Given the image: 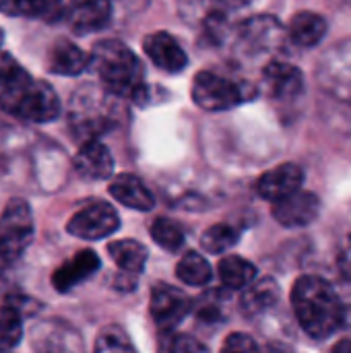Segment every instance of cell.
Masks as SVG:
<instances>
[{"label":"cell","mask_w":351,"mask_h":353,"mask_svg":"<svg viewBox=\"0 0 351 353\" xmlns=\"http://www.w3.org/2000/svg\"><path fill=\"white\" fill-rule=\"evenodd\" d=\"M70 4L54 0H0V12L10 17L43 19L50 23L64 21Z\"/></svg>","instance_id":"cell-19"},{"label":"cell","mask_w":351,"mask_h":353,"mask_svg":"<svg viewBox=\"0 0 351 353\" xmlns=\"http://www.w3.org/2000/svg\"><path fill=\"white\" fill-rule=\"evenodd\" d=\"M337 269L341 273V277L351 283V234H348L339 246L337 252Z\"/></svg>","instance_id":"cell-34"},{"label":"cell","mask_w":351,"mask_h":353,"mask_svg":"<svg viewBox=\"0 0 351 353\" xmlns=\"http://www.w3.org/2000/svg\"><path fill=\"white\" fill-rule=\"evenodd\" d=\"M46 66L52 74L60 77H77L89 68V56L70 39H56L46 54Z\"/></svg>","instance_id":"cell-16"},{"label":"cell","mask_w":351,"mask_h":353,"mask_svg":"<svg viewBox=\"0 0 351 353\" xmlns=\"http://www.w3.org/2000/svg\"><path fill=\"white\" fill-rule=\"evenodd\" d=\"M329 353H351V339H341L337 341Z\"/></svg>","instance_id":"cell-35"},{"label":"cell","mask_w":351,"mask_h":353,"mask_svg":"<svg viewBox=\"0 0 351 353\" xmlns=\"http://www.w3.org/2000/svg\"><path fill=\"white\" fill-rule=\"evenodd\" d=\"M176 275L186 285L201 288V285H207L211 281L213 271H211V265L207 263L205 256H201L199 252H186L180 259V263L176 265Z\"/></svg>","instance_id":"cell-25"},{"label":"cell","mask_w":351,"mask_h":353,"mask_svg":"<svg viewBox=\"0 0 351 353\" xmlns=\"http://www.w3.org/2000/svg\"><path fill=\"white\" fill-rule=\"evenodd\" d=\"M2 41H4V31H2V27H0V48H2ZM2 52V50H0Z\"/></svg>","instance_id":"cell-37"},{"label":"cell","mask_w":351,"mask_h":353,"mask_svg":"<svg viewBox=\"0 0 351 353\" xmlns=\"http://www.w3.org/2000/svg\"><path fill=\"white\" fill-rule=\"evenodd\" d=\"M35 234L33 213L25 199H10L0 213V269L14 265L31 246Z\"/></svg>","instance_id":"cell-5"},{"label":"cell","mask_w":351,"mask_h":353,"mask_svg":"<svg viewBox=\"0 0 351 353\" xmlns=\"http://www.w3.org/2000/svg\"><path fill=\"white\" fill-rule=\"evenodd\" d=\"M279 300V285L273 277L257 279L250 288L244 290L240 298V308L246 316H257L273 308Z\"/></svg>","instance_id":"cell-22"},{"label":"cell","mask_w":351,"mask_h":353,"mask_svg":"<svg viewBox=\"0 0 351 353\" xmlns=\"http://www.w3.org/2000/svg\"><path fill=\"white\" fill-rule=\"evenodd\" d=\"M192 300L178 288L168 283H157L151 290L149 312L155 327L161 333H172L192 310Z\"/></svg>","instance_id":"cell-8"},{"label":"cell","mask_w":351,"mask_h":353,"mask_svg":"<svg viewBox=\"0 0 351 353\" xmlns=\"http://www.w3.org/2000/svg\"><path fill=\"white\" fill-rule=\"evenodd\" d=\"M31 343L35 353H81V339L64 323L48 321L33 329Z\"/></svg>","instance_id":"cell-14"},{"label":"cell","mask_w":351,"mask_h":353,"mask_svg":"<svg viewBox=\"0 0 351 353\" xmlns=\"http://www.w3.org/2000/svg\"><path fill=\"white\" fill-rule=\"evenodd\" d=\"M110 19H112V4L103 0H91V2L70 4L64 21L68 23L70 31H74L77 35H87L103 29L110 23Z\"/></svg>","instance_id":"cell-17"},{"label":"cell","mask_w":351,"mask_h":353,"mask_svg":"<svg viewBox=\"0 0 351 353\" xmlns=\"http://www.w3.org/2000/svg\"><path fill=\"white\" fill-rule=\"evenodd\" d=\"M110 194L124 207L134 211H151L155 207L153 192L134 174H120L110 182Z\"/></svg>","instance_id":"cell-18"},{"label":"cell","mask_w":351,"mask_h":353,"mask_svg":"<svg viewBox=\"0 0 351 353\" xmlns=\"http://www.w3.org/2000/svg\"><path fill=\"white\" fill-rule=\"evenodd\" d=\"M219 353H261L257 341L246 335V333H232L223 345H221V352Z\"/></svg>","instance_id":"cell-33"},{"label":"cell","mask_w":351,"mask_h":353,"mask_svg":"<svg viewBox=\"0 0 351 353\" xmlns=\"http://www.w3.org/2000/svg\"><path fill=\"white\" fill-rule=\"evenodd\" d=\"M343 327H350L351 329V306L345 308V316H343Z\"/></svg>","instance_id":"cell-36"},{"label":"cell","mask_w":351,"mask_h":353,"mask_svg":"<svg viewBox=\"0 0 351 353\" xmlns=\"http://www.w3.org/2000/svg\"><path fill=\"white\" fill-rule=\"evenodd\" d=\"M0 110L23 122L46 124L54 122L62 108L54 87L27 72L23 79L0 89Z\"/></svg>","instance_id":"cell-3"},{"label":"cell","mask_w":351,"mask_h":353,"mask_svg":"<svg viewBox=\"0 0 351 353\" xmlns=\"http://www.w3.org/2000/svg\"><path fill=\"white\" fill-rule=\"evenodd\" d=\"M23 314L8 306L0 304V353L14 350L23 339Z\"/></svg>","instance_id":"cell-26"},{"label":"cell","mask_w":351,"mask_h":353,"mask_svg":"<svg viewBox=\"0 0 351 353\" xmlns=\"http://www.w3.org/2000/svg\"><path fill=\"white\" fill-rule=\"evenodd\" d=\"M27 74V70L6 52H0V89L23 79Z\"/></svg>","instance_id":"cell-32"},{"label":"cell","mask_w":351,"mask_h":353,"mask_svg":"<svg viewBox=\"0 0 351 353\" xmlns=\"http://www.w3.org/2000/svg\"><path fill=\"white\" fill-rule=\"evenodd\" d=\"M68 122L72 132L85 139V143L97 141L99 134H106L110 128H114L116 120L108 91H101L93 85L81 87L70 99Z\"/></svg>","instance_id":"cell-4"},{"label":"cell","mask_w":351,"mask_h":353,"mask_svg":"<svg viewBox=\"0 0 351 353\" xmlns=\"http://www.w3.org/2000/svg\"><path fill=\"white\" fill-rule=\"evenodd\" d=\"M263 79L269 95L277 101H294L304 91V74L283 60H271L263 70Z\"/></svg>","instance_id":"cell-12"},{"label":"cell","mask_w":351,"mask_h":353,"mask_svg":"<svg viewBox=\"0 0 351 353\" xmlns=\"http://www.w3.org/2000/svg\"><path fill=\"white\" fill-rule=\"evenodd\" d=\"M219 277L228 290H246L250 288L257 279V267L246 261L244 256L232 254L219 261Z\"/></svg>","instance_id":"cell-24"},{"label":"cell","mask_w":351,"mask_h":353,"mask_svg":"<svg viewBox=\"0 0 351 353\" xmlns=\"http://www.w3.org/2000/svg\"><path fill=\"white\" fill-rule=\"evenodd\" d=\"M221 302H223V296L221 292H209L205 294L199 304H197V316L201 321H207V323H217L223 319V308H221Z\"/></svg>","instance_id":"cell-31"},{"label":"cell","mask_w":351,"mask_h":353,"mask_svg":"<svg viewBox=\"0 0 351 353\" xmlns=\"http://www.w3.org/2000/svg\"><path fill=\"white\" fill-rule=\"evenodd\" d=\"M89 68L114 97L143 103L147 97L145 70L134 52L118 39H101L89 54Z\"/></svg>","instance_id":"cell-1"},{"label":"cell","mask_w":351,"mask_h":353,"mask_svg":"<svg viewBox=\"0 0 351 353\" xmlns=\"http://www.w3.org/2000/svg\"><path fill=\"white\" fill-rule=\"evenodd\" d=\"M151 238L157 246H161L168 252H178L186 242L184 228L170 217H157L151 223Z\"/></svg>","instance_id":"cell-27"},{"label":"cell","mask_w":351,"mask_h":353,"mask_svg":"<svg viewBox=\"0 0 351 353\" xmlns=\"http://www.w3.org/2000/svg\"><path fill=\"white\" fill-rule=\"evenodd\" d=\"M240 234L234 225L230 223H217L211 225L203 236H201V248H205L211 254H221L234 244H238Z\"/></svg>","instance_id":"cell-29"},{"label":"cell","mask_w":351,"mask_h":353,"mask_svg":"<svg viewBox=\"0 0 351 353\" xmlns=\"http://www.w3.org/2000/svg\"><path fill=\"white\" fill-rule=\"evenodd\" d=\"M72 165L85 180H108L114 172V157L101 141H87L77 151Z\"/></svg>","instance_id":"cell-15"},{"label":"cell","mask_w":351,"mask_h":353,"mask_svg":"<svg viewBox=\"0 0 351 353\" xmlns=\"http://www.w3.org/2000/svg\"><path fill=\"white\" fill-rule=\"evenodd\" d=\"M108 254L118 265V269L122 273H128V275H139L145 269V263H147V256H149L147 248L137 240L112 242L108 246Z\"/></svg>","instance_id":"cell-23"},{"label":"cell","mask_w":351,"mask_h":353,"mask_svg":"<svg viewBox=\"0 0 351 353\" xmlns=\"http://www.w3.org/2000/svg\"><path fill=\"white\" fill-rule=\"evenodd\" d=\"M93 353H137V347L122 327L108 325L97 333Z\"/></svg>","instance_id":"cell-28"},{"label":"cell","mask_w":351,"mask_h":353,"mask_svg":"<svg viewBox=\"0 0 351 353\" xmlns=\"http://www.w3.org/2000/svg\"><path fill=\"white\" fill-rule=\"evenodd\" d=\"M143 50L159 70L170 72V74L184 70L188 64L186 52L178 43V39L168 31H157V33L147 35L143 41Z\"/></svg>","instance_id":"cell-11"},{"label":"cell","mask_w":351,"mask_h":353,"mask_svg":"<svg viewBox=\"0 0 351 353\" xmlns=\"http://www.w3.org/2000/svg\"><path fill=\"white\" fill-rule=\"evenodd\" d=\"M99 256L93 250H81L68 261H64L52 275V285L60 294L72 292L77 285L87 281L99 269Z\"/></svg>","instance_id":"cell-13"},{"label":"cell","mask_w":351,"mask_h":353,"mask_svg":"<svg viewBox=\"0 0 351 353\" xmlns=\"http://www.w3.org/2000/svg\"><path fill=\"white\" fill-rule=\"evenodd\" d=\"M304 170L298 163H281L265 172L257 182V192L271 203H279L302 190Z\"/></svg>","instance_id":"cell-9"},{"label":"cell","mask_w":351,"mask_h":353,"mask_svg":"<svg viewBox=\"0 0 351 353\" xmlns=\"http://www.w3.org/2000/svg\"><path fill=\"white\" fill-rule=\"evenodd\" d=\"M168 339H161L159 353H211L207 345H203L197 337L192 335H174V333H163Z\"/></svg>","instance_id":"cell-30"},{"label":"cell","mask_w":351,"mask_h":353,"mask_svg":"<svg viewBox=\"0 0 351 353\" xmlns=\"http://www.w3.org/2000/svg\"><path fill=\"white\" fill-rule=\"evenodd\" d=\"M292 308L300 327L312 339H327L343 327V302L337 292L317 275H304L294 283Z\"/></svg>","instance_id":"cell-2"},{"label":"cell","mask_w":351,"mask_h":353,"mask_svg":"<svg viewBox=\"0 0 351 353\" xmlns=\"http://www.w3.org/2000/svg\"><path fill=\"white\" fill-rule=\"evenodd\" d=\"M327 33V21L312 10H300L290 21V37L300 48H314Z\"/></svg>","instance_id":"cell-20"},{"label":"cell","mask_w":351,"mask_h":353,"mask_svg":"<svg viewBox=\"0 0 351 353\" xmlns=\"http://www.w3.org/2000/svg\"><path fill=\"white\" fill-rule=\"evenodd\" d=\"M271 213H273L275 221L285 228H304L319 217L321 201L314 192L300 190L279 203H273Z\"/></svg>","instance_id":"cell-10"},{"label":"cell","mask_w":351,"mask_h":353,"mask_svg":"<svg viewBox=\"0 0 351 353\" xmlns=\"http://www.w3.org/2000/svg\"><path fill=\"white\" fill-rule=\"evenodd\" d=\"M248 91L244 85L225 79L217 72L203 70L192 81V99L199 108L207 112H223L240 105L248 99Z\"/></svg>","instance_id":"cell-6"},{"label":"cell","mask_w":351,"mask_h":353,"mask_svg":"<svg viewBox=\"0 0 351 353\" xmlns=\"http://www.w3.org/2000/svg\"><path fill=\"white\" fill-rule=\"evenodd\" d=\"M281 25L273 14H259L254 19H248L240 23L238 33L248 46H257L261 50H269L275 46L281 37Z\"/></svg>","instance_id":"cell-21"},{"label":"cell","mask_w":351,"mask_h":353,"mask_svg":"<svg viewBox=\"0 0 351 353\" xmlns=\"http://www.w3.org/2000/svg\"><path fill=\"white\" fill-rule=\"evenodd\" d=\"M120 228L116 209L106 201H93L79 209L66 223V232L81 240H101Z\"/></svg>","instance_id":"cell-7"}]
</instances>
